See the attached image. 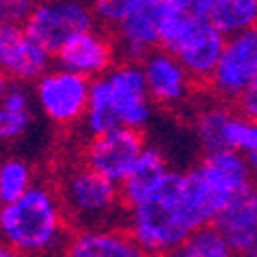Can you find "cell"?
<instances>
[{"label":"cell","mask_w":257,"mask_h":257,"mask_svg":"<svg viewBox=\"0 0 257 257\" xmlns=\"http://www.w3.org/2000/svg\"><path fill=\"white\" fill-rule=\"evenodd\" d=\"M70 229L57 188L47 182H37L0 212V239L25 257H63Z\"/></svg>","instance_id":"6da1fadb"},{"label":"cell","mask_w":257,"mask_h":257,"mask_svg":"<svg viewBox=\"0 0 257 257\" xmlns=\"http://www.w3.org/2000/svg\"><path fill=\"white\" fill-rule=\"evenodd\" d=\"M198 229L202 224L188 202L184 172L178 170L168 174L151 198L128 208L124 214V231L141 251L155 257H166Z\"/></svg>","instance_id":"7a4b0ae2"},{"label":"cell","mask_w":257,"mask_h":257,"mask_svg":"<svg viewBox=\"0 0 257 257\" xmlns=\"http://www.w3.org/2000/svg\"><path fill=\"white\" fill-rule=\"evenodd\" d=\"M55 188L74 231L114 229L118 222H124L126 208L120 186L88 166L78 164L61 170Z\"/></svg>","instance_id":"3957f363"},{"label":"cell","mask_w":257,"mask_h":257,"mask_svg":"<svg viewBox=\"0 0 257 257\" xmlns=\"http://www.w3.org/2000/svg\"><path fill=\"white\" fill-rule=\"evenodd\" d=\"M224 43L227 37L208 19L166 5L159 47L178 57L194 84L208 86L222 55Z\"/></svg>","instance_id":"277c9868"},{"label":"cell","mask_w":257,"mask_h":257,"mask_svg":"<svg viewBox=\"0 0 257 257\" xmlns=\"http://www.w3.org/2000/svg\"><path fill=\"white\" fill-rule=\"evenodd\" d=\"M94 27L96 21L86 0H37L25 23L27 35L51 55Z\"/></svg>","instance_id":"5b68a950"},{"label":"cell","mask_w":257,"mask_h":257,"mask_svg":"<svg viewBox=\"0 0 257 257\" xmlns=\"http://www.w3.org/2000/svg\"><path fill=\"white\" fill-rule=\"evenodd\" d=\"M90 86L92 82L82 76L51 68L33 84L35 104L51 124L74 126L86 114Z\"/></svg>","instance_id":"8992f818"},{"label":"cell","mask_w":257,"mask_h":257,"mask_svg":"<svg viewBox=\"0 0 257 257\" xmlns=\"http://www.w3.org/2000/svg\"><path fill=\"white\" fill-rule=\"evenodd\" d=\"M257 76V27L227 37L218 66L208 88L218 102H235L247 92Z\"/></svg>","instance_id":"52a82bcc"},{"label":"cell","mask_w":257,"mask_h":257,"mask_svg":"<svg viewBox=\"0 0 257 257\" xmlns=\"http://www.w3.org/2000/svg\"><path fill=\"white\" fill-rule=\"evenodd\" d=\"M145 147L147 143L141 131L116 126L114 131L88 141L82 153V164L120 186L135 170Z\"/></svg>","instance_id":"ba28073f"},{"label":"cell","mask_w":257,"mask_h":257,"mask_svg":"<svg viewBox=\"0 0 257 257\" xmlns=\"http://www.w3.org/2000/svg\"><path fill=\"white\" fill-rule=\"evenodd\" d=\"M110 84L112 102L120 126L141 131L151 122L155 104L147 90V80L141 63L116 61V66L106 74Z\"/></svg>","instance_id":"9c48e42d"},{"label":"cell","mask_w":257,"mask_h":257,"mask_svg":"<svg viewBox=\"0 0 257 257\" xmlns=\"http://www.w3.org/2000/svg\"><path fill=\"white\" fill-rule=\"evenodd\" d=\"M116 45L108 31L94 27L68 41L55 55V68L82 76L90 82L104 78L116 66Z\"/></svg>","instance_id":"30bf717a"},{"label":"cell","mask_w":257,"mask_h":257,"mask_svg":"<svg viewBox=\"0 0 257 257\" xmlns=\"http://www.w3.org/2000/svg\"><path fill=\"white\" fill-rule=\"evenodd\" d=\"M53 55L27 35L25 27H0V74L11 82L35 84L51 70Z\"/></svg>","instance_id":"8fae6325"},{"label":"cell","mask_w":257,"mask_h":257,"mask_svg":"<svg viewBox=\"0 0 257 257\" xmlns=\"http://www.w3.org/2000/svg\"><path fill=\"white\" fill-rule=\"evenodd\" d=\"M141 68L155 106L178 110L190 100L196 84L188 76L176 55L159 47L141 61Z\"/></svg>","instance_id":"7c38bea8"},{"label":"cell","mask_w":257,"mask_h":257,"mask_svg":"<svg viewBox=\"0 0 257 257\" xmlns=\"http://www.w3.org/2000/svg\"><path fill=\"white\" fill-rule=\"evenodd\" d=\"M164 11L166 5L162 0H145L131 17L112 31L110 35L120 61L141 63L151 51L159 49Z\"/></svg>","instance_id":"4fadbf2b"},{"label":"cell","mask_w":257,"mask_h":257,"mask_svg":"<svg viewBox=\"0 0 257 257\" xmlns=\"http://www.w3.org/2000/svg\"><path fill=\"white\" fill-rule=\"evenodd\" d=\"M214 227L239 257L257 239V184L247 186L220 212Z\"/></svg>","instance_id":"5bb4252c"},{"label":"cell","mask_w":257,"mask_h":257,"mask_svg":"<svg viewBox=\"0 0 257 257\" xmlns=\"http://www.w3.org/2000/svg\"><path fill=\"white\" fill-rule=\"evenodd\" d=\"M141 249L122 227L74 231L63 257H139Z\"/></svg>","instance_id":"9a60e30c"},{"label":"cell","mask_w":257,"mask_h":257,"mask_svg":"<svg viewBox=\"0 0 257 257\" xmlns=\"http://www.w3.org/2000/svg\"><path fill=\"white\" fill-rule=\"evenodd\" d=\"M170 172L172 170L168 168V159L162 153V149L155 145H147L139 157L135 170L120 184V196H122L124 208L128 210L145 202L147 198H151L162 188Z\"/></svg>","instance_id":"2e32d148"},{"label":"cell","mask_w":257,"mask_h":257,"mask_svg":"<svg viewBox=\"0 0 257 257\" xmlns=\"http://www.w3.org/2000/svg\"><path fill=\"white\" fill-rule=\"evenodd\" d=\"M80 124L90 139L106 135V133L114 131L116 126H120L116 110H114V102H112L110 84H108L106 76L92 82L86 114H84Z\"/></svg>","instance_id":"e0dca14e"},{"label":"cell","mask_w":257,"mask_h":257,"mask_svg":"<svg viewBox=\"0 0 257 257\" xmlns=\"http://www.w3.org/2000/svg\"><path fill=\"white\" fill-rule=\"evenodd\" d=\"M235 110L224 102H212L198 110L194 118V135L206 155L227 149V126Z\"/></svg>","instance_id":"ac0fdd59"},{"label":"cell","mask_w":257,"mask_h":257,"mask_svg":"<svg viewBox=\"0 0 257 257\" xmlns=\"http://www.w3.org/2000/svg\"><path fill=\"white\" fill-rule=\"evenodd\" d=\"M208 21L224 37H233L257 27V0H214Z\"/></svg>","instance_id":"d6986e66"},{"label":"cell","mask_w":257,"mask_h":257,"mask_svg":"<svg viewBox=\"0 0 257 257\" xmlns=\"http://www.w3.org/2000/svg\"><path fill=\"white\" fill-rule=\"evenodd\" d=\"M35 172L27 159L19 155H11L0 159V200L3 204H11L25 196L33 188Z\"/></svg>","instance_id":"ffe728a7"},{"label":"cell","mask_w":257,"mask_h":257,"mask_svg":"<svg viewBox=\"0 0 257 257\" xmlns=\"http://www.w3.org/2000/svg\"><path fill=\"white\" fill-rule=\"evenodd\" d=\"M166 257H237L222 233L214 227H202L192 233L182 245H178Z\"/></svg>","instance_id":"44dd1931"},{"label":"cell","mask_w":257,"mask_h":257,"mask_svg":"<svg viewBox=\"0 0 257 257\" xmlns=\"http://www.w3.org/2000/svg\"><path fill=\"white\" fill-rule=\"evenodd\" d=\"M145 0H88V5L92 9V15H94V21L100 29L112 31L131 17Z\"/></svg>","instance_id":"7402d4cb"},{"label":"cell","mask_w":257,"mask_h":257,"mask_svg":"<svg viewBox=\"0 0 257 257\" xmlns=\"http://www.w3.org/2000/svg\"><path fill=\"white\" fill-rule=\"evenodd\" d=\"M227 149L245 157L257 153V120L247 118L235 110L227 126Z\"/></svg>","instance_id":"603a6c76"},{"label":"cell","mask_w":257,"mask_h":257,"mask_svg":"<svg viewBox=\"0 0 257 257\" xmlns=\"http://www.w3.org/2000/svg\"><path fill=\"white\" fill-rule=\"evenodd\" d=\"M33 110H13L0 104V147L21 141L33 126Z\"/></svg>","instance_id":"cb8c5ba5"},{"label":"cell","mask_w":257,"mask_h":257,"mask_svg":"<svg viewBox=\"0 0 257 257\" xmlns=\"http://www.w3.org/2000/svg\"><path fill=\"white\" fill-rule=\"evenodd\" d=\"M37 0H0V27H25Z\"/></svg>","instance_id":"d4e9b609"},{"label":"cell","mask_w":257,"mask_h":257,"mask_svg":"<svg viewBox=\"0 0 257 257\" xmlns=\"http://www.w3.org/2000/svg\"><path fill=\"white\" fill-rule=\"evenodd\" d=\"M168 7H174V9H180V11H186V13H192L196 17H202V19H208V13L214 5V0H162Z\"/></svg>","instance_id":"484cf974"},{"label":"cell","mask_w":257,"mask_h":257,"mask_svg":"<svg viewBox=\"0 0 257 257\" xmlns=\"http://www.w3.org/2000/svg\"><path fill=\"white\" fill-rule=\"evenodd\" d=\"M235 106H237V112H239V114L257 120V76H255L253 84L247 88V92L237 100Z\"/></svg>","instance_id":"4316f807"},{"label":"cell","mask_w":257,"mask_h":257,"mask_svg":"<svg viewBox=\"0 0 257 257\" xmlns=\"http://www.w3.org/2000/svg\"><path fill=\"white\" fill-rule=\"evenodd\" d=\"M0 257H25V255H21L17 249H13L9 243L0 239Z\"/></svg>","instance_id":"83f0119b"},{"label":"cell","mask_w":257,"mask_h":257,"mask_svg":"<svg viewBox=\"0 0 257 257\" xmlns=\"http://www.w3.org/2000/svg\"><path fill=\"white\" fill-rule=\"evenodd\" d=\"M9 88H11V80H9L7 76L0 74V104H3V100H5V96H7Z\"/></svg>","instance_id":"f1b7e54d"},{"label":"cell","mask_w":257,"mask_h":257,"mask_svg":"<svg viewBox=\"0 0 257 257\" xmlns=\"http://www.w3.org/2000/svg\"><path fill=\"white\" fill-rule=\"evenodd\" d=\"M247 164H249V170H251V178H253V184H257V153L247 157Z\"/></svg>","instance_id":"f546056e"},{"label":"cell","mask_w":257,"mask_h":257,"mask_svg":"<svg viewBox=\"0 0 257 257\" xmlns=\"http://www.w3.org/2000/svg\"><path fill=\"white\" fill-rule=\"evenodd\" d=\"M239 257H257V239H255V241H253V243H251Z\"/></svg>","instance_id":"4dcf8cb0"},{"label":"cell","mask_w":257,"mask_h":257,"mask_svg":"<svg viewBox=\"0 0 257 257\" xmlns=\"http://www.w3.org/2000/svg\"><path fill=\"white\" fill-rule=\"evenodd\" d=\"M139 257H155V255H149V253H145V251H141V255Z\"/></svg>","instance_id":"1f68e13d"},{"label":"cell","mask_w":257,"mask_h":257,"mask_svg":"<svg viewBox=\"0 0 257 257\" xmlns=\"http://www.w3.org/2000/svg\"><path fill=\"white\" fill-rule=\"evenodd\" d=\"M3 206H5V204H3V200H0V212H3Z\"/></svg>","instance_id":"d6a6232c"}]
</instances>
